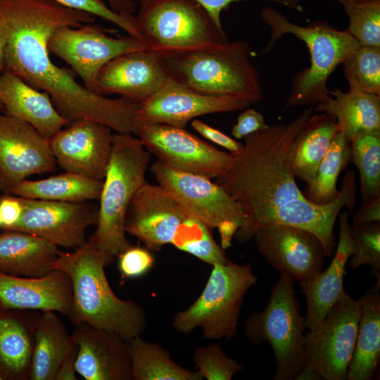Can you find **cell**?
Instances as JSON below:
<instances>
[{
  "instance_id": "obj_1",
  "label": "cell",
  "mask_w": 380,
  "mask_h": 380,
  "mask_svg": "<svg viewBox=\"0 0 380 380\" xmlns=\"http://www.w3.org/2000/svg\"><path fill=\"white\" fill-rule=\"evenodd\" d=\"M313 109L308 107L287 124L245 137L243 148L231 153L228 170L216 178L245 216L234 236L238 242L251 240L260 227L284 224L312 233L322 243L325 256L334 254V224L343 206L353 213L356 182L353 176L344 175L338 196L324 205L310 202L299 189L292 170V146Z\"/></svg>"
},
{
  "instance_id": "obj_2",
  "label": "cell",
  "mask_w": 380,
  "mask_h": 380,
  "mask_svg": "<svg viewBox=\"0 0 380 380\" xmlns=\"http://www.w3.org/2000/svg\"><path fill=\"white\" fill-rule=\"evenodd\" d=\"M0 20L8 40L4 70L34 88L46 91L69 123L88 119L118 133H131L139 103L120 97L108 99L80 84L72 71L51 61L48 42L63 26L93 23L95 16L65 7L54 0H0Z\"/></svg>"
},
{
  "instance_id": "obj_3",
  "label": "cell",
  "mask_w": 380,
  "mask_h": 380,
  "mask_svg": "<svg viewBox=\"0 0 380 380\" xmlns=\"http://www.w3.org/2000/svg\"><path fill=\"white\" fill-rule=\"evenodd\" d=\"M104 255L87 240L72 252L60 251L52 269L65 272L72 284L68 317L75 326L87 324L130 340L141 336L147 326L144 309L131 300H122L113 291L105 267Z\"/></svg>"
},
{
  "instance_id": "obj_4",
  "label": "cell",
  "mask_w": 380,
  "mask_h": 380,
  "mask_svg": "<svg viewBox=\"0 0 380 380\" xmlns=\"http://www.w3.org/2000/svg\"><path fill=\"white\" fill-rule=\"evenodd\" d=\"M158 53V52H157ZM244 41L222 42L194 49L158 53L172 80L197 92L243 99H262L260 75Z\"/></svg>"
},
{
  "instance_id": "obj_5",
  "label": "cell",
  "mask_w": 380,
  "mask_h": 380,
  "mask_svg": "<svg viewBox=\"0 0 380 380\" xmlns=\"http://www.w3.org/2000/svg\"><path fill=\"white\" fill-rule=\"evenodd\" d=\"M261 18L272 32L260 54L268 53L284 35L293 34L305 44L310 56V66L293 79L285 106L314 108L326 101L329 77L360 46L358 42L347 30H336L326 21L298 25L270 6L262 9Z\"/></svg>"
},
{
  "instance_id": "obj_6",
  "label": "cell",
  "mask_w": 380,
  "mask_h": 380,
  "mask_svg": "<svg viewBox=\"0 0 380 380\" xmlns=\"http://www.w3.org/2000/svg\"><path fill=\"white\" fill-rule=\"evenodd\" d=\"M151 153L131 133L113 134L108 165L99 198L96 229L88 240L111 265L132 244L126 237L128 208L137 190L146 182Z\"/></svg>"
},
{
  "instance_id": "obj_7",
  "label": "cell",
  "mask_w": 380,
  "mask_h": 380,
  "mask_svg": "<svg viewBox=\"0 0 380 380\" xmlns=\"http://www.w3.org/2000/svg\"><path fill=\"white\" fill-rule=\"evenodd\" d=\"M257 279L250 265L230 260L213 265L200 296L173 317V328L182 334L200 328L208 340L232 338L237 332L244 296Z\"/></svg>"
},
{
  "instance_id": "obj_8",
  "label": "cell",
  "mask_w": 380,
  "mask_h": 380,
  "mask_svg": "<svg viewBox=\"0 0 380 380\" xmlns=\"http://www.w3.org/2000/svg\"><path fill=\"white\" fill-rule=\"evenodd\" d=\"M243 328L253 343L266 341L271 346L276 363L272 379L294 380L305 364L306 329L291 277L280 272L266 307L250 315Z\"/></svg>"
},
{
  "instance_id": "obj_9",
  "label": "cell",
  "mask_w": 380,
  "mask_h": 380,
  "mask_svg": "<svg viewBox=\"0 0 380 380\" xmlns=\"http://www.w3.org/2000/svg\"><path fill=\"white\" fill-rule=\"evenodd\" d=\"M141 41L158 53L194 49L228 41L195 0H150L135 16Z\"/></svg>"
},
{
  "instance_id": "obj_10",
  "label": "cell",
  "mask_w": 380,
  "mask_h": 380,
  "mask_svg": "<svg viewBox=\"0 0 380 380\" xmlns=\"http://www.w3.org/2000/svg\"><path fill=\"white\" fill-rule=\"evenodd\" d=\"M150 171L186 213L219 234L235 231L245 216L239 203L220 185L204 176L181 172L156 160Z\"/></svg>"
},
{
  "instance_id": "obj_11",
  "label": "cell",
  "mask_w": 380,
  "mask_h": 380,
  "mask_svg": "<svg viewBox=\"0 0 380 380\" xmlns=\"http://www.w3.org/2000/svg\"><path fill=\"white\" fill-rule=\"evenodd\" d=\"M360 308L346 292L322 322L305 334V366L322 380H346L356 342Z\"/></svg>"
},
{
  "instance_id": "obj_12",
  "label": "cell",
  "mask_w": 380,
  "mask_h": 380,
  "mask_svg": "<svg viewBox=\"0 0 380 380\" xmlns=\"http://www.w3.org/2000/svg\"><path fill=\"white\" fill-rule=\"evenodd\" d=\"M48 49L70 65L87 89L97 93L96 77L107 63L123 53L148 47L136 37H113L100 27L88 23L59 27L50 36Z\"/></svg>"
},
{
  "instance_id": "obj_13",
  "label": "cell",
  "mask_w": 380,
  "mask_h": 380,
  "mask_svg": "<svg viewBox=\"0 0 380 380\" xmlns=\"http://www.w3.org/2000/svg\"><path fill=\"white\" fill-rule=\"evenodd\" d=\"M137 135L157 160L175 170L216 179L229 167L232 156L185 128L153 124L138 128Z\"/></svg>"
},
{
  "instance_id": "obj_14",
  "label": "cell",
  "mask_w": 380,
  "mask_h": 380,
  "mask_svg": "<svg viewBox=\"0 0 380 380\" xmlns=\"http://www.w3.org/2000/svg\"><path fill=\"white\" fill-rule=\"evenodd\" d=\"M21 201V217L8 230L33 234L57 247L74 250L84 246L87 229L97 224L98 207L90 203L24 198Z\"/></svg>"
},
{
  "instance_id": "obj_15",
  "label": "cell",
  "mask_w": 380,
  "mask_h": 380,
  "mask_svg": "<svg viewBox=\"0 0 380 380\" xmlns=\"http://www.w3.org/2000/svg\"><path fill=\"white\" fill-rule=\"evenodd\" d=\"M243 99L203 94L171 79L159 91L139 103L133 117V130L153 124L185 128L194 118L212 113L243 110L250 106Z\"/></svg>"
},
{
  "instance_id": "obj_16",
  "label": "cell",
  "mask_w": 380,
  "mask_h": 380,
  "mask_svg": "<svg viewBox=\"0 0 380 380\" xmlns=\"http://www.w3.org/2000/svg\"><path fill=\"white\" fill-rule=\"evenodd\" d=\"M49 139L28 123L0 113V191L56 170Z\"/></svg>"
},
{
  "instance_id": "obj_17",
  "label": "cell",
  "mask_w": 380,
  "mask_h": 380,
  "mask_svg": "<svg viewBox=\"0 0 380 380\" xmlns=\"http://www.w3.org/2000/svg\"><path fill=\"white\" fill-rule=\"evenodd\" d=\"M69 125L49 139L57 165L65 172L103 181L112 150L113 130L88 119Z\"/></svg>"
},
{
  "instance_id": "obj_18",
  "label": "cell",
  "mask_w": 380,
  "mask_h": 380,
  "mask_svg": "<svg viewBox=\"0 0 380 380\" xmlns=\"http://www.w3.org/2000/svg\"><path fill=\"white\" fill-rule=\"evenodd\" d=\"M257 249L270 265L293 280L303 282L324 266V251L312 233L284 224L257 229L253 235Z\"/></svg>"
},
{
  "instance_id": "obj_19",
  "label": "cell",
  "mask_w": 380,
  "mask_h": 380,
  "mask_svg": "<svg viewBox=\"0 0 380 380\" xmlns=\"http://www.w3.org/2000/svg\"><path fill=\"white\" fill-rule=\"evenodd\" d=\"M190 217L162 186L145 182L127 210L125 231L152 252L171 243L181 224Z\"/></svg>"
},
{
  "instance_id": "obj_20",
  "label": "cell",
  "mask_w": 380,
  "mask_h": 380,
  "mask_svg": "<svg viewBox=\"0 0 380 380\" xmlns=\"http://www.w3.org/2000/svg\"><path fill=\"white\" fill-rule=\"evenodd\" d=\"M170 78L158 53L129 51L107 63L96 77L97 93L117 94L140 103L159 91Z\"/></svg>"
},
{
  "instance_id": "obj_21",
  "label": "cell",
  "mask_w": 380,
  "mask_h": 380,
  "mask_svg": "<svg viewBox=\"0 0 380 380\" xmlns=\"http://www.w3.org/2000/svg\"><path fill=\"white\" fill-rule=\"evenodd\" d=\"M74 327L78 374L85 380H132L129 340L87 324Z\"/></svg>"
},
{
  "instance_id": "obj_22",
  "label": "cell",
  "mask_w": 380,
  "mask_h": 380,
  "mask_svg": "<svg viewBox=\"0 0 380 380\" xmlns=\"http://www.w3.org/2000/svg\"><path fill=\"white\" fill-rule=\"evenodd\" d=\"M72 291L68 275L53 269L39 277L0 272V305L10 309L53 311L68 316Z\"/></svg>"
},
{
  "instance_id": "obj_23",
  "label": "cell",
  "mask_w": 380,
  "mask_h": 380,
  "mask_svg": "<svg viewBox=\"0 0 380 380\" xmlns=\"http://www.w3.org/2000/svg\"><path fill=\"white\" fill-rule=\"evenodd\" d=\"M339 237L334 257L325 270L300 282L307 301L304 316L306 329L320 324L333 305L346 293L343 278L346 263L355 254V246L350 235L347 212L338 214Z\"/></svg>"
},
{
  "instance_id": "obj_24",
  "label": "cell",
  "mask_w": 380,
  "mask_h": 380,
  "mask_svg": "<svg viewBox=\"0 0 380 380\" xmlns=\"http://www.w3.org/2000/svg\"><path fill=\"white\" fill-rule=\"evenodd\" d=\"M41 312L0 305V379L30 380Z\"/></svg>"
},
{
  "instance_id": "obj_25",
  "label": "cell",
  "mask_w": 380,
  "mask_h": 380,
  "mask_svg": "<svg viewBox=\"0 0 380 380\" xmlns=\"http://www.w3.org/2000/svg\"><path fill=\"white\" fill-rule=\"evenodd\" d=\"M0 99L6 114L28 123L47 139L69 124L48 93L5 70L0 73Z\"/></svg>"
},
{
  "instance_id": "obj_26",
  "label": "cell",
  "mask_w": 380,
  "mask_h": 380,
  "mask_svg": "<svg viewBox=\"0 0 380 380\" xmlns=\"http://www.w3.org/2000/svg\"><path fill=\"white\" fill-rule=\"evenodd\" d=\"M60 250L50 242L23 232L5 230L0 234V272L39 277L52 269Z\"/></svg>"
},
{
  "instance_id": "obj_27",
  "label": "cell",
  "mask_w": 380,
  "mask_h": 380,
  "mask_svg": "<svg viewBox=\"0 0 380 380\" xmlns=\"http://www.w3.org/2000/svg\"><path fill=\"white\" fill-rule=\"evenodd\" d=\"M357 300L360 317L347 380H372L380 361V279Z\"/></svg>"
},
{
  "instance_id": "obj_28",
  "label": "cell",
  "mask_w": 380,
  "mask_h": 380,
  "mask_svg": "<svg viewBox=\"0 0 380 380\" xmlns=\"http://www.w3.org/2000/svg\"><path fill=\"white\" fill-rule=\"evenodd\" d=\"M329 95L314 109L333 116L349 142L359 131L380 129V96L350 88L348 91L336 88Z\"/></svg>"
},
{
  "instance_id": "obj_29",
  "label": "cell",
  "mask_w": 380,
  "mask_h": 380,
  "mask_svg": "<svg viewBox=\"0 0 380 380\" xmlns=\"http://www.w3.org/2000/svg\"><path fill=\"white\" fill-rule=\"evenodd\" d=\"M74 344L57 312H41L34 333L30 380H55L61 362Z\"/></svg>"
},
{
  "instance_id": "obj_30",
  "label": "cell",
  "mask_w": 380,
  "mask_h": 380,
  "mask_svg": "<svg viewBox=\"0 0 380 380\" xmlns=\"http://www.w3.org/2000/svg\"><path fill=\"white\" fill-rule=\"evenodd\" d=\"M338 131L331 115L320 113L308 118L292 146L291 165L296 178L305 182L313 176Z\"/></svg>"
},
{
  "instance_id": "obj_31",
  "label": "cell",
  "mask_w": 380,
  "mask_h": 380,
  "mask_svg": "<svg viewBox=\"0 0 380 380\" xmlns=\"http://www.w3.org/2000/svg\"><path fill=\"white\" fill-rule=\"evenodd\" d=\"M103 181L65 172L39 180L22 181L6 194L24 198L82 203L99 198Z\"/></svg>"
},
{
  "instance_id": "obj_32",
  "label": "cell",
  "mask_w": 380,
  "mask_h": 380,
  "mask_svg": "<svg viewBox=\"0 0 380 380\" xmlns=\"http://www.w3.org/2000/svg\"><path fill=\"white\" fill-rule=\"evenodd\" d=\"M132 380H203L196 370L178 365L160 345L141 338L129 340Z\"/></svg>"
},
{
  "instance_id": "obj_33",
  "label": "cell",
  "mask_w": 380,
  "mask_h": 380,
  "mask_svg": "<svg viewBox=\"0 0 380 380\" xmlns=\"http://www.w3.org/2000/svg\"><path fill=\"white\" fill-rule=\"evenodd\" d=\"M350 159V142L338 131L315 174L305 182L306 186L302 192L304 197L318 205L333 202L339 194L336 188L338 175Z\"/></svg>"
},
{
  "instance_id": "obj_34",
  "label": "cell",
  "mask_w": 380,
  "mask_h": 380,
  "mask_svg": "<svg viewBox=\"0 0 380 380\" xmlns=\"http://www.w3.org/2000/svg\"><path fill=\"white\" fill-rule=\"evenodd\" d=\"M350 148V162L360 174L362 202L380 198V129L357 132Z\"/></svg>"
},
{
  "instance_id": "obj_35",
  "label": "cell",
  "mask_w": 380,
  "mask_h": 380,
  "mask_svg": "<svg viewBox=\"0 0 380 380\" xmlns=\"http://www.w3.org/2000/svg\"><path fill=\"white\" fill-rule=\"evenodd\" d=\"M171 244L212 266L229 260L213 239L212 230L192 217H188L181 224Z\"/></svg>"
},
{
  "instance_id": "obj_36",
  "label": "cell",
  "mask_w": 380,
  "mask_h": 380,
  "mask_svg": "<svg viewBox=\"0 0 380 380\" xmlns=\"http://www.w3.org/2000/svg\"><path fill=\"white\" fill-rule=\"evenodd\" d=\"M342 65L350 89L380 96V47L360 46Z\"/></svg>"
},
{
  "instance_id": "obj_37",
  "label": "cell",
  "mask_w": 380,
  "mask_h": 380,
  "mask_svg": "<svg viewBox=\"0 0 380 380\" xmlns=\"http://www.w3.org/2000/svg\"><path fill=\"white\" fill-rule=\"evenodd\" d=\"M348 18V32L360 46L380 47V0L342 4Z\"/></svg>"
},
{
  "instance_id": "obj_38",
  "label": "cell",
  "mask_w": 380,
  "mask_h": 380,
  "mask_svg": "<svg viewBox=\"0 0 380 380\" xmlns=\"http://www.w3.org/2000/svg\"><path fill=\"white\" fill-rule=\"evenodd\" d=\"M350 235L355 246L350 267L353 269L369 266L372 274L380 279V222L350 227Z\"/></svg>"
},
{
  "instance_id": "obj_39",
  "label": "cell",
  "mask_w": 380,
  "mask_h": 380,
  "mask_svg": "<svg viewBox=\"0 0 380 380\" xmlns=\"http://www.w3.org/2000/svg\"><path fill=\"white\" fill-rule=\"evenodd\" d=\"M193 360L197 371L207 380H231L244 370L243 365L228 357L218 343L196 348Z\"/></svg>"
},
{
  "instance_id": "obj_40",
  "label": "cell",
  "mask_w": 380,
  "mask_h": 380,
  "mask_svg": "<svg viewBox=\"0 0 380 380\" xmlns=\"http://www.w3.org/2000/svg\"><path fill=\"white\" fill-rule=\"evenodd\" d=\"M54 1L68 8L85 12L112 23L125 31L128 35L141 40L135 16L119 14L113 11L102 0Z\"/></svg>"
},
{
  "instance_id": "obj_41",
  "label": "cell",
  "mask_w": 380,
  "mask_h": 380,
  "mask_svg": "<svg viewBox=\"0 0 380 380\" xmlns=\"http://www.w3.org/2000/svg\"><path fill=\"white\" fill-rule=\"evenodd\" d=\"M118 269L125 279H136L146 275L155 264V257L145 246L131 245L118 256Z\"/></svg>"
},
{
  "instance_id": "obj_42",
  "label": "cell",
  "mask_w": 380,
  "mask_h": 380,
  "mask_svg": "<svg viewBox=\"0 0 380 380\" xmlns=\"http://www.w3.org/2000/svg\"><path fill=\"white\" fill-rule=\"evenodd\" d=\"M239 115L236 123L232 129V135L236 139H243L245 137L257 131L267 129L264 115L259 111L247 108Z\"/></svg>"
},
{
  "instance_id": "obj_43",
  "label": "cell",
  "mask_w": 380,
  "mask_h": 380,
  "mask_svg": "<svg viewBox=\"0 0 380 380\" xmlns=\"http://www.w3.org/2000/svg\"><path fill=\"white\" fill-rule=\"evenodd\" d=\"M191 125L203 137L226 148L232 153H236L243 148V144L241 142L200 120L194 119L191 122Z\"/></svg>"
},
{
  "instance_id": "obj_44",
  "label": "cell",
  "mask_w": 380,
  "mask_h": 380,
  "mask_svg": "<svg viewBox=\"0 0 380 380\" xmlns=\"http://www.w3.org/2000/svg\"><path fill=\"white\" fill-rule=\"evenodd\" d=\"M5 196L0 198V213L2 219V228L4 230L10 229L20 220L23 205L21 198L16 196H11L6 194Z\"/></svg>"
},
{
  "instance_id": "obj_45",
  "label": "cell",
  "mask_w": 380,
  "mask_h": 380,
  "mask_svg": "<svg viewBox=\"0 0 380 380\" xmlns=\"http://www.w3.org/2000/svg\"><path fill=\"white\" fill-rule=\"evenodd\" d=\"M380 222V198L362 202L360 208L353 214V225H360Z\"/></svg>"
},
{
  "instance_id": "obj_46",
  "label": "cell",
  "mask_w": 380,
  "mask_h": 380,
  "mask_svg": "<svg viewBox=\"0 0 380 380\" xmlns=\"http://www.w3.org/2000/svg\"><path fill=\"white\" fill-rule=\"evenodd\" d=\"M150 0H139L140 6L146 4ZM199 3L209 13L217 26L222 28L221 23L222 12L228 8L229 6L236 2L248 0H195ZM274 1V0H269Z\"/></svg>"
},
{
  "instance_id": "obj_47",
  "label": "cell",
  "mask_w": 380,
  "mask_h": 380,
  "mask_svg": "<svg viewBox=\"0 0 380 380\" xmlns=\"http://www.w3.org/2000/svg\"><path fill=\"white\" fill-rule=\"evenodd\" d=\"M78 347L74 344L61 362L55 380H77L75 370V361Z\"/></svg>"
},
{
  "instance_id": "obj_48",
  "label": "cell",
  "mask_w": 380,
  "mask_h": 380,
  "mask_svg": "<svg viewBox=\"0 0 380 380\" xmlns=\"http://www.w3.org/2000/svg\"><path fill=\"white\" fill-rule=\"evenodd\" d=\"M109 7L115 12L123 15H133L137 4L134 0H106Z\"/></svg>"
},
{
  "instance_id": "obj_49",
  "label": "cell",
  "mask_w": 380,
  "mask_h": 380,
  "mask_svg": "<svg viewBox=\"0 0 380 380\" xmlns=\"http://www.w3.org/2000/svg\"><path fill=\"white\" fill-rule=\"evenodd\" d=\"M8 40V32L6 25L0 20V72L4 70V51Z\"/></svg>"
},
{
  "instance_id": "obj_50",
  "label": "cell",
  "mask_w": 380,
  "mask_h": 380,
  "mask_svg": "<svg viewBox=\"0 0 380 380\" xmlns=\"http://www.w3.org/2000/svg\"><path fill=\"white\" fill-rule=\"evenodd\" d=\"M294 380H322L320 375L314 369L304 366L296 376Z\"/></svg>"
},
{
  "instance_id": "obj_51",
  "label": "cell",
  "mask_w": 380,
  "mask_h": 380,
  "mask_svg": "<svg viewBox=\"0 0 380 380\" xmlns=\"http://www.w3.org/2000/svg\"><path fill=\"white\" fill-rule=\"evenodd\" d=\"M274 1L281 4L300 12L303 11L300 3V0H274Z\"/></svg>"
},
{
  "instance_id": "obj_52",
  "label": "cell",
  "mask_w": 380,
  "mask_h": 380,
  "mask_svg": "<svg viewBox=\"0 0 380 380\" xmlns=\"http://www.w3.org/2000/svg\"><path fill=\"white\" fill-rule=\"evenodd\" d=\"M341 4H343L344 3H349V2H359V1H369V0H337Z\"/></svg>"
},
{
  "instance_id": "obj_53",
  "label": "cell",
  "mask_w": 380,
  "mask_h": 380,
  "mask_svg": "<svg viewBox=\"0 0 380 380\" xmlns=\"http://www.w3.org/2000/svg\"><path fill=\"white\" fill-rule=\"evenodd\" d=\"M2 108H4V106H3L1 100V99H0V110H1V109Z\"/></svg>"
},
{
  "instance_id": "obj_54",
  "label": "cell",
  "mask_w": 380,
  "mask_h": 380,
  "mask_svg": "<svg viewBox=\"0 0 380 380\" xmlns=\"http://www.w3.org/2000/svg\"><path fill=\"white\" fill-rule=\"evenodd\" d=\"M1 225H2V219H1V216L0 213V227H1Z\"/></svg>"
},
{
  "instance_id": "obj_55",
  "label": "cell",
  "mask_w": 380,
  "mask_h": 380,
  "mask_svg": "<svg viewBox=\"0 0 380 380\" xmlns=\"http://www.w3.org/2000/svg\"><path fill=\"white\" fill-rule=\"evenodd\" d=\"M0 380H1V379H0Z\"/></svg>"
}]
</instances>
